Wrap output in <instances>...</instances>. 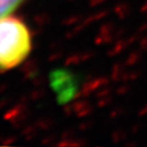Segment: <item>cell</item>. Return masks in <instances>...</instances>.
I'll return each mask as SVG.
<instances>
[{
	"label": "cell",
	"mask_w": 147,
	"mask_h": 147,
	"mask_svg": "<svg viewBox=\"0 0 147 147\" xmlns=\"http://www.w3.org/2000/svg\"><path fill=\"white\" fill-rule=\"evenodd\" d=\"M24 0H0V18L7 16L16 11Z\"/></svg>",
	"instance_id": "obj_2"
},
{
	"label": "cell",
	"mask_w": 147,
	"mask_h": 147,
	"mask_svg": "<svg viewBox=\"0 0 147 147\" xmlns=\"http://www.w3.org/2000/svg\"><path fill=\"white\" fill-rule=\"evenodd\" d=\"M32 48L27 26L16 18H0V69L9 70L23 62Z\"/></svg>",
	"instance_id": "obj_1"
}]
</instances>
